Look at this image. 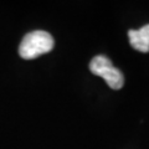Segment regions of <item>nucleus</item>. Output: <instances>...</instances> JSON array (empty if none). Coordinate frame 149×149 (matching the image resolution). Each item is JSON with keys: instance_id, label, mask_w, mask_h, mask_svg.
<instances>
[{"instance_id": "nucleus-1", "label": "nucleus", "mask_w": 149, "mask_h": 149, "mask_svg": "<svg viewBox=\"0 0 149 149\" xmlns=\"http://www.w3.org/2000/svg\"><path fill=\"white\" fill-rule=\"evenodd\" d=\"M54 39L46 31H32L22 39L19 46V55L25 60H32L50 52L54 49Z\"/></svg>"}, {"instance_id": "nucleus-2", "label": "nucleus", "mask_w": 149, "mask_h": 149, "mask_svg": "<svg viewBox=\"0 0 149 149\" xmlns=\"http://www.w3.org/2000/svg\"><path fill=\"white\" fill-rule=\"evenodd\" d=\"M90 71L96 76L104 78L107 85L112 90H119L123 87V73L117 67H114L111 60L103 55H98L92 58L90 63Z\"/></svg>"}, {"instance_id": "nucleus-3", "label": "nucleus", "mask_w": 149, "mask_h": 149, "mask_svg": "<svg viewBox=\"0 0 149 149\" xmlns=\"http://www.w3.org/2000/svg\"><path fill=\"white\" fill-rule=\"evenodd\" d=\"M128 37L133 49L141 52H149V25L139 30H129Z\"/></svg>"}]
</instances>
